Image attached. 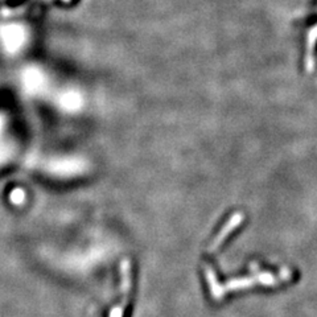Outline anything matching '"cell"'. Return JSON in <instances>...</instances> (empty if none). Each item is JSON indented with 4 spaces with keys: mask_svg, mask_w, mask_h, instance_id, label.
Listing matches in <instances>:
<instances>
[{
    "mask_svg": "<svg viewBox=\"0 0 317 317\" xmlns=\"http://www.w3.org/2000/svg\"><path fill=\"white\" fill-rule=\"evenodd\" d=\"M1 40L9 52H15L23 45L24 31L17 25H8L1 29Z\"/></svg>",
    "mask_w": 317,
    "mask_h": 317,
    "instance_id": "6da1fadb",
    "label": "cell"
},
{
    "mask_svg": "<svg viewBox=\"0 0 317 317\" xmlns=\"http://www.w3.org/2000/svg\"><path fill=\"white\" fill-rule=\"evenodd\" d=\"M242 219H243V215H242V214H239V213L234 214L233 217L230 218L229 221H227V223L225 225V227H223V229L219 231V234H218L217 237L214 238L213 242H211V247H209V251H214V250H217V248L221 246L222 242L225 241V238L227 237V235H229V234L231 233V231H233V230L235 229L238 225H239V223H241Z\"/></svg>",
    "mask_w": 317,
    "mask_h": 317,
    "instance_id": "7a4b0ae2",
    "label": "cell"
},
{
    "mask_svg": "<svg viewBox=\"0 0 317 317\" xmlns=\"http://www.w3.org/2000/svg\"><path fill=\"white\" fill-rule=\"evenodd\" d=\"M317 40V25L314 27L308 33V41H307V58H306V68L310 72L314 70L315 60H314V48Z\"/></svg>",
    "mask_w": 317,
    "mask_h": 317,
    "instance_id": "3957f363",
    "label": "cell"
},
{
    "mask_svg": "<svg viewBox=\"0 0 317 317\" xmlns=\"http://www.w3.org/2000/svg\"><path fill=\"white\" fill-rule=\"evenodd\" d=\"M24 80H25V85L31 90H36L37 88H40V84H41V76H40V73H36L35 70L28 72L24 77Z\"/></svg>",
    "mask_w": 317,
    "mask_h": 317,
    "instance_id": "277c9868",
    "label": "cell"
},
{
    "mask_svg": "<svg viewBox=\"0 0 317 317\" xmlns=\"http://www.w3.org/2000/svg\"><path fill=\"white\" fill-rule=\"evenodd\" d=\"M23 199H24V193L20 189H16V191L12 192L11 195V200L13 201L15 204H20L23 203Z\"/></svg>",
    "mask_w": 317,
    "mask_h": 317,
    "instance_id": "5b68a950",
    "label": "cell"
},
{
    "mask_svg": "<svg viewBox=\"0 0 317 317\" xmlns=\"http://www.w3.org/2000/svg\"><path fill=\"white\" fill-rule=\"evenodd\" d=\"M0 130H1V119H0Z\"/></svg>",
    "mask_w": 317,
    "mask_h": 317,
    "instance_id": "8992f818",
    "label": "cell"
},
{
    "mask_svg": "<svg viewBox=\"0 0 317 317\" xmlns=\"http://www.w3.org/2000/svg\"><path fill=\"white\" fill-rule=\"evenodd\" d=\"M65 1H69V0H65Z\"/></svg>",
    "mask_w": 317,
    "mask_h": 317,
    "instance_id": "52a82bcc",
    "label": "cell"
}]
</instances>
